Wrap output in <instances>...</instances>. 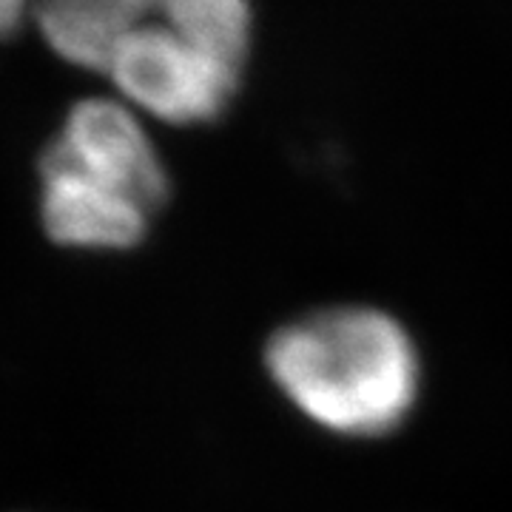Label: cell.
Segmentation results:
<instances>
[{"instance_id":"277c9868","label":"cell","mask_w":512,"mask_h":512,"mask_svg":"<svg viewBox=\"0 0 512 512\" xmlns=\"http://www.w3.org/2000/svg\"><path fill=\"white\" fill-rule=\"evenodd\" d=\"M40 225L49 242L77 254H123L148 237L151 211L137 200L40 157Z\"/></svg>"},{"instance_id":"6da1fadb","label":"cell","mask_w":512,"mask_h":512,"mask_svg":"<svg viewBox=\"0 0 512 512\" xmlns=\"http://www.w3.org/2000/svg\"><path fill=\"white\" fill-rule=\"evenodd\" d=\"M265 367L305 419L345 439L384 436L419 402V350L376 308L345 305L293 319L268 339Z\"/></svg>"},{"instance_id":"8992f818","label":"cell","mask_w":512,"mask_h":512,"mask_svg":"<svg viewBox=\"0 0 512 512\" xmlns=\"http://www.w3.org/2000/svg\"><path fill=\"white\" fill-rule=\"evenodd\" d=\"M151 15L200 49L242 69L251 49V0H151Z\"/></svg>"},{"instance_id":"3957f363","label":"cell","mask_w":512,"mask_h":512,"mask_svg":"<svg viewBox=\"0 0 512 512\" xmlns=\"http://www.w3.org/2000/svg\"><path fill=\"white\" fill-rule=\"evenodd\" d=\"M137 200L157 214L171 194L168 171L137 111L123 100H80L40 154Z\"/></svg>"},{"instance_id":"7a4b0ae2","label":"cell","mask_w":512,"mask_h":512,"mask_svg":"<svg viewBox=\"0 0 512 512\" xmlns=\"http://www.w3.org/2000/svg\"><path fill=\"white\" fill-rule=\"evenodd\" d=\"M106 74L134 111L171 126H202L234 103L242 69L148 20L120 43Z\"/></svg>"},{"instance_id":"52a82bcc","label":"cell","mask_w":512,"mask_h":512,"mask_svg":"<svg viewBox=\"0 0 512 512\" xmlns=\"http://www.w3.org/2000/svg\"><path fill=\"white\" fill-rule=\"evenodd\" d=\"M35 0H0V37H9L23 26Z\"/></svg>"},{"instance_id":"5b68a950","label":"cell","mask_w":512,"mask_h":512,"mask_svg":"<svg viewBox=\"0 0 512 512\" xmlns=\"http://www.w3.org/2000/svg\"><path fill=\"white\" fill-rule=\"evenodd\" d=\"M37 29L66 63L106 72L134 29L154 18L151 0H35Z\"/></svg>"}]
</instances>
